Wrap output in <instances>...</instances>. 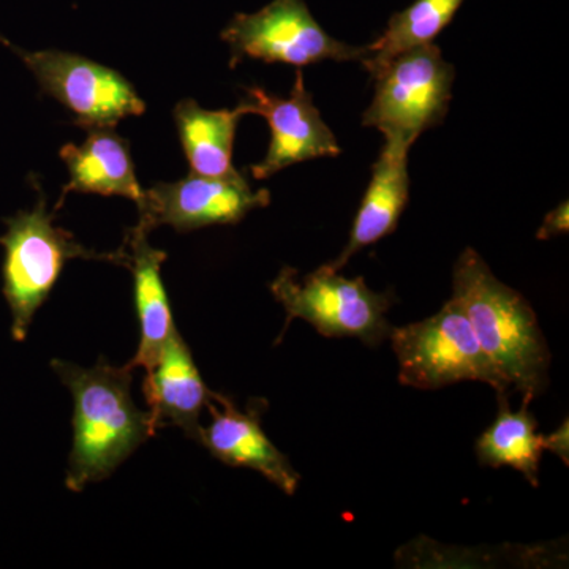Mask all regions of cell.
<instances>
[{"label": "cell", "mask_w": 569, "mask_h": 569, "mask_svg": "<svg viewBox=\"0 0 569 569\" xmlns=\"http://www.w3.org/2000/svg\"><path fill=\"white\" fill-rule=\"evenodd\" d=\"M271 203L268 189L253 190L241 173L206 178L190 173L176 182H159L144 190L138 204V227L151 231L168 224L179 233L212 224H236L253 209Z\"/></svg>", "instance_id": "cell-9"}, {"label": "cell", "mask_w": 569, "mask_h": 569, "mask_svg": "<svg viewBox=\"0 0 569 569\" xmlns=\"http://www.w3.org/2000/svg\"><path fill=\"white\" fill-rule=\"evenodd\" d=\"M507 399L508 396H498L496 421L478 438L475 452L481 466L515 468L533 488H538L545 436L537 432V419L529 410L533 399L523 397L519 411H511Z\"/></svg>", "instance_id": "cell-17"}, {"label": "cell", "mask_w": 569, "mask_h": 569, "mask_svg": "<svg viewBox=\"0 0 569 569\" xmlns=\"http://www.w3.org/2000/svg\"><path fill=\"white\" fill-rule=\"evenodd\" d=\"M452 299L462 307L509 388L530 399L541 396L549 385L550 351L537 313L519 291L500 282L470 247L456 261Z\"/></svg>", "instance_id": "cell-2"}, {"label": "cell", "mask_w": 569, "mask_h": 569, "mask_svg": "<svg viewBox=\"0 0 569 569\" xmlns=\"http://www.w3.org/2000/svg\"><path fill=\"white\" fill-rule=\"evenodd\" d=\"M415 142L403 138H385V146L372 167V179L356 213L346 249L329 269L339 272L366 247L395 233L410 194L408 152Z\"/></svg>", "instance_id": "cell-12"}, {"label": "cell", "mask_w": 569, "mask_h": 569, "mask_svg": "<svg viewBox=\"0 0 569 569\" xmlns=\"http://www.w3.org/2000/svg\"><path fill=\"white\" fill-rule=\"evenodd\" d=\"M392 350L403 387L440 389L459 381H481L508 396L509 385L479 343L470 321L456 299L436 316L392 328Z\"/></svg>", "instance_id": "cell-4"}, {"label": "cell", "mask_w": 569, "mask_h": 569, "mask_svg": "<svg viewBox=\"0 0 569 569\" xmlns=\"http://www.w3.org/2000/svg\"><path fill=\"white\" fill-rule=\"evenodd\" d=\"M82 144L63 146L61 159L69 170V182L63 186L61 208L67 194L96 193L103 197H123L140 204L144 190L134 173L130 144L114 132V127H89Z\"/></svg>", "instance_id": "cell-15"}, {"label": "cell", "mask_w": 569, "mask_h": 569, "mask_svg": "<svg viewBox=\"0 0 569 569\" xmlns=\"http://www.w3.org/2000/svg\"><path fill=\"white\" fill-rule=\"evenodd\" d=\"M242 108L234 110H204L192 99L181 100L174 108L183 153L190 164V173L206 178H228L238 174L233 167L236 129Z\"/></svg>", "instance_id": "cell-16"}, {"label": "cell", "mask_w": 569, "mask_h": 569, "mask_svg": "<svg viewBox=\"0 0 569 569\" xmlns=\"http://www.w3.org/2000/svg\"><path fill=\"white\" fill-rule=\"evenodd\" d=\"M269 288L287 313L279 340L296 318L312 325L318 335L355 337L370 348L381 346L395 328L387 313L396 296L370 290L365 277L348 279L323 264L299 279L296 269L284 266Z\"/></svg>", "instance_id": "cell-5"}, {"label": "cell", "mask_w": 569, "mask_h": 569, "mask_svg": "<svg viewBox=\"0 0 569 569\" xmlns=\"http://www.w3.org/2000/svg\"><path fill=\"white\" fill-rule=\"evenodd\" d=\"M0 43L28 66L41 92L62 103L82 129L116 127L122 119L146 111L132 82L110 67L71 52L22 50L2 36Z\"/></svg>", "instance_id": "cell-8"}, {"label": "cell", "mask_w": 569, "mask_h": 569, "mask_svg": "<svg viewBox=\"0 0 569 569\" xmlns=\"http://www.w3.org/2000/svg\"><path fill=\"white\" fill-rule=\"evenodd\" d=\"M142 392L156 432L160 427L173 426L198 441L201 411L208 406L212 391L206 387L178 329L164 343L156 365L146 370Z\"/></svg>", "instance_id": "cell-13"}, {"label": "cell", "mask_w": 569, "mask_h": 569, "mask_svg": "<svg viewBox=\"0 0 569 569\" xmlns=\"http://www.w3.org/2000/svg\"><path fill=\"white\" fill-rule=\"evenodd\" d=\"M455 77V67L436 43L396 56L372 77L376 93L362 126L373 127L385 138L417 141L447 118Z\"/></svg>", "instance_id": "cell-6"}, {"label": "cell", "mask_w": 569, "mask_h": 569, "mask_svg": "<svg viewBox=\"0 0 569 569\" xmlns=\"http://www.w3.org/2000/svg\"><path fill=\"white\" fill-rule=\"evenodd\" d=\"M569 228L568 201L557 206L553 211L546 216L545 222L539 228L537 238L541 241L556 238V236L567 234Z\"/></svg>", "instance_id": "cell-19"}, {"label": "cell", "mask_w": 569, "mask_h": 569, "mask_svg": "<svg viewBox=\"0 0 569 569\" xmlns=\"http://www.w3.org/2000/svg\"><path fill=\"white\" fill-rule=\"evenodd\" d=\"M3 222L2 293L10 307L11 337L17 342L28 337L33 316L51 295L67 261L84 258L126 266L122 249L116 253L93 252L69 231L56 227L54 212H48L43 192L31 211H20Z\"/></svg>", "instance_id": "cell-3"}, {"label": "cell", "mask_w": 569, "mask_h": 569, "mask_svg": "<svg viewBox=\"0 0 569 569\" xmlns=\"http://www.w3.org/2000/svg\"><path fill=\"white\" fill-rule=\"evenodd\" d=\"M542 447H545V451L553 452V455L559 456L561 460H563L565 466L569 463V426L568 419H565L563 425L556 430V432L550 433V436L542 437Z\"/></svg>", "instance_id": "cell-20"}, {"label": "cell", "mask_w": 569, "mask_h": 569, "mask_svg": "<svg viewBox=\"0 0 569 569\" xmlns=\"http://www.w3.org/2000/svg\"><path fill=\"white\" fill-rule=\"evenodd\" d=\"M239 107L244 114H260L271 129L268 153L260 163L250 167V173L257 181L271 178L291 164L340 153L336 134L313 104L301 70L296 71L293 89L287 99L269 93L260 86H252L246 88Z\"/></svg>", "instance_id": "cell-10"}, {"label": "cell", "mask_w": 569, "mask_h": 569, "mask_svg": "<svg viewBox=\"0 0 569 569\" xmlns=\"http://www.w3.org/2000/svg\"><path fill=\"white\" fill-rule=\"evenodd\" d=\"M463 2L466 0H415L406 10L392 14L385 32L367 44L362 66L373 77L396 56L433 43L455 20Z\"/></svg>", "instance_id": "cell-18"}, {"label": "cell", "mask_w": 569, "mask_h": 569, "mask_svg": "<svg viewBox=\"0 0 569 569\" xmlns=\"http://www.w3.org/2000/svg\"><path fill=\"white\" fill-rule=\"evenodd\" d=\"M149 231L133 227L122 250L126 268L132 271L134 309L140 321V346L127 362V369L149 370L156 365L164 343L176 331L170 299L162 280V264L168 254L149 244Z\"/></svg>", "instance_id": "cell-14"}, {"label": "cell", "mask_w": 569, "mask_h": 569, "mask_svg": "<svg viewBox=\"0 0 569 569\" xmlns=\"http://www.w3.org/2000/svg\"><path fill=\"white\" fill-rule=\"evenodd\" d=\"M52 369L73 397V447L66 485L81 492L110 477L156 433L151 415L133 402L132 372L100 359L92 369L54 359Z\"/></svg>", "instance_id": "cell-1"}, {"label": "cell", "mask_w": 569, "mask_h": 569, "mask_svg": "<svg viewBox=\"0 0 569 569\" xmlns=\"http://www.w3.org/2000/svg\"><path fill=\"white\" fill-rule=\"evenodd\" d=\"M206 407L211 422L201 427L198 443L224 466L252 468L287 496H293L301 477L264 433L261 426L264 400H252L242 411L230 397L211 392Z\"/></svg>", "instance_id": "cell-11"}, {"label": "cell", "mask_w": 569, "mask_h": 569, "mask_svg": "<svg viewBox=\"0 0 569 569\" xmlns=\"http://www.w3.org/2000/svg\"><path fill=\"white\" fill-rule=\"evenodd\" d=\"M230 47V67L244 58L306 67L321 61H359L367 47H353L329 36L305 0H272L257 13H238L220 33Z\"/></svg>", "instance_id": "cell-7"}]
</instances>
